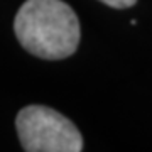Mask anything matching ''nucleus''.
Instances as JSON below:
<instances>
[{"label":"nucleus","instance_id":"nucleus-1","mask_svg":"<svg viewBox=\"0 0 152 152\" xmlns=\"http://www.w3.org/2000/svg\"><path fill=\"white\" fill-rule=\"evenodd\" d=\"M20 46L41 59H64L80 44V20L63 0H27L14 19Z\"/></svg>","mask_w":152,"mask_h":152},{"label":"nucleus","instance_id":"nucleus-2","mask_svg":"<svg viewBox=\"0 0 152 152\" xmlns=\"http://www.w3.org/2000/svg\"><path fill=\"white\" fill-rule=\"evenodd\" d=\"M15 127L22 149L27 152L83 151V137L76 125L49 107L29 105L22 108Z\"/></svg>","mask_w":152,"mask_h":152},{"label":"nucleus","instance_id":"nucleus-3","mask_svg":"<svg viewBox=\"0 0 152 152\" xmlns=\"http://www.w3.org/2000/svg\"><path fill=\"white\" fill-rule=\"evenodd\" d=\"M103 2L105 5L112 7V9H127V7H132L137 0H100Z\"/></svg>","mask_w":152,"mask_h":152}]
</instances>
